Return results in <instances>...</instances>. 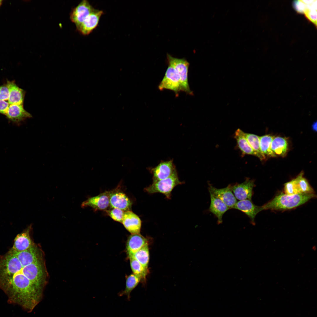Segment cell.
<instances>
[{"instance_id":"obj_1","label":"cell","mask_w":317,"mask_h":317,"mask_svg":"<svg viewBox=\"0 0 317 317\" xmlns=\"http://www.w3.org/2000/svg\"><path fill=\"white\" fill-rule=\"evenodd\" d=\"M33 264L10 249L0 259V289L8 301L23 309H31L41 300L43 292L31 282Z\"/></svg>"},{"instance_id":"obj_2","label":"cell","mask_w":317,"mask_h":317,"mask_svg":"<svg viewBox=\"0 0 317 317\" xmlns=\"http://www.w3.org/2000/svg\"><path fill=\"white\" fill-rule=\"evenodd\" d=\"M315 196L314 193H299L292 195L281 193L261 207L262 210L290 209L304 204Z\"/></svg>"},{"instance_id":"obj_3","label":"cell","mask_w":317,"mask_h":317,"mask_svg":"<svg viewBox=\"0 0 317 317\" xmlns=\"http://www.w3.org/2000/svg\"><path fill=\"white\" fill-rule=\"evenodd\" d=\"M183 183L180 181L177 171L171 176L165 179L153 182L152 183L144 189L150 194L160 193L165 195L168 199H171V193L177 186Z\"/></svg>"},{"instance_id":"obj_4","label":"cell","mask_w":317,"mask_h":317,"mask_svg":"<svg viewBox=\"0 0 317 317\" xmlns=\"http://www.w3.org/2000/svg\"><path fill=\"white\" fill-rule=\"evenodd\" d=\"M167 58L168 65L173 67L176 70L179 77L181 91L193 95V92L190 88L188 82V73L189 63L185 58L173 57L167 53Z\"/></svg>"},{"instance_id":"obj_5","label":"cell","mask_w":317,"mask_h":317,"mask_svg":"<svg viewBox=\"0 0 317 317\" xmlns=\"http://www.w3.org/2000/svg\"><path fill=\"white\" fill-rule=\"evenodd\" d=\"M158 89L161 91L167 89L173 91L176 97L181 91V87L179 77L175 69L170 65L168 66L162 80L158 86Z\"/></svg>"},{"instance_id":"obj_6","label":"cell","mask_w":317,"mask_h":317,"mask_svg":"<svg viewBox=\"0 0 317 317\" xmlns=\"http://www.w3.org/2000/svg\"><path fill=\"white\" fill-rule=\"evenodd\" d=\"M95 9L87 0H83L71 13L70 19L77 27L82 23Z\"/></svg>"},{"instance_id":"obj_7","label":"cell","mask_w":317,"mask_h":317,"mask_svg":"<svg viewBox=\"0 0 317 317\" xmlns=\"http://www.w3.org/2000/svg\"><path fill=\"white\" fill-rule=\"evenodd\" d=\"M209 191L222 201L229 208L233 209L237 202L232 190V185L229 184L226 187L221 188L209 186Z\"/></svg>"},{"instance_id":"obj_8","label":"cell","mask_w":317,"mask_h":317,"mask_svg":"<svg viewBox=\"0 0 317 317\" xmlns=\"http://www.w3.org/2000/svg\"><path fill=\"white\" fill-rule=\"evenodd\" d=\"M254 185L253 180L247 178L242 183L232 185V190L237 199L239 200H251Z\"/></svg>"},{"instance_id":"obj_9","label":"cell","mask_w":317,"mask_h":317,"mask_svg":"<svg viewBox=\"0 0 317 317\" xmlns=\"http://www.w3.org/2000/svg\"><path fill=\"white\" fill-rule=\"evenodd\" d=\"M103 14L102 10L95 9L85 20L76 27L77 30L83 35L89 34L98 25Z\"/></svg>"},{"instance_id":"obj_10","label":"cell","mask_w":317,"mask_h":317,"mask_svg":"<svg viewBox=\"0 0 317 317\" xmlns=\"http://www.w3.org/2000/svg\"><path fill=\"white\" fill-rule=\"evenodd\" d=\"M132 204L124 193L117 190L109 191V205L112 208L120 209L124 212L130 211Z\"/></svg>"},{"instance_id":"obj_11","label":"cell","mask_w":317,"mask_h":317,"mask_svg":"<svg viewBox=\"0 0 317 317\" xmlns=\"http://www.w3.org/2000/svg\"><path fill=\"white\" fill-rule=\"evenodd\" d=\"M176 171L173 160L161 162L151 169L153 175V182L167 178Z\"/></svg>"},{"instance_id":"obj_12","label":"cell","mask_w":317,"mask_h":317,"mask_svg":"<svg viewBox=\"0 0 317 317\" xmlns=\"http://www.w3.org/2000/svg\"><path fill=\"white\" fill-rule=\"evenodd\" d=\"M31 228V225H30L23 232L16 235L10 249L15 252H20L28 249L35 245L30 236Z\"/></svg>"},{"instance_id":"obj_13","label":"cell","mask_w":317,"mask_h":317,"mask_svg":"<svg viewBox=\"0 0 317 317\" xmlns=\"http://www.w3.org/2000/svg\"><path fill=\"white\" fill-rule=\"evenodd\" d=\"M109 192L106 191L95 196L89 198L83 202L82 207H90L95 210H104L109 205Z\"/></svg>"},{"instance_id":"obj_14","label":"cell","mask_w":317,"mask_h":317,"mask_svg":"<svg viewBox=\"0 0 317 317\" xmlns=\"http://www.w3.org/2000/svg\"><path fill=\"white\" fill-rule=\"evenodd\" d=\"M122 223L131 234H140L141 220L137 215L132 211L124 212Z\"/></svg>"},{"instance_id":"obj_15","label":"cell","mask_w":317,"mask_h":317,"mask_svg":"<svg viewBox=\"0 0 317 317\" xmlns=\"http://www.w3.org/2000/svg\"><path fill=\"white\" fill-rule=\"evenodd\" d=\"M233 209L240 210L247 216L254 223L257 215L262 210L261 206L253 204L251 200H245L237 201Z\"/></svg>"},{"instance_id":"obj_16","label":"cell","mask_w":317,"mask_h":317,"mask_svg":"<svg viewBox=\"0 0 317 317\" xmlns=\"http://www.w3.org/2000/svg\"><path fill=\"white\" fill-rule=\"evenodd\" d=\"M9 119L19 122L32 116L24 108L23 104H10L5 115Z\"/></svg>"},{"instance_id":"obj_17","label":"cell","mask_w":317,"mask_h":317,"mask_svg":"<svg viewBox=\"0 0 317 317\" xmlns=\"http://www.w3.org/2000/svg\"><path fill=\"white\" fill-rule=\"evenodd\" d=\"M147 243V239L140 234H131L128 237L126 244L128 257L131 256Z\"/></svg>"},{"instance_id":"obj_18","label":"cell","mask_w":317,"mask_h":317,"mask_svg":"<svg viewBox=\"0 0 317 317\" xmlns=\"http://www.w3.org/2000/svg\"><path fill=\"white\" fill-rule=\"evenodd\" d=\"M210 203L209 210L217 218L218 224L222 222V217L224 214L230 209L228 206L220 199L210 193Z\"/></svg>"},{"instance_id":"obj_19","label":"cell","mask_w":317,"mask_h":317,"mask_svg":"<svg viewBox=\"0 0 317 317\" xmlns=\"http://www.w3.org/2000/svg\"><path fill=\"white\" fill-rule=\"evenodd\" d=\"M6 85L9 91L8 102L9 104H23L25 92L13 81H7Z\"/></svg>"},{"instance_id":"obj_20","label":"cell","mask_w":317,"mask_h":317,"mask_svg":"<svg viewBox=\"0 0 317 317\" xmlns=\"http://www.w3.org/2000/svg\"><path fill=\"white\" fill-rule=\"evenodd\" d=\"M271 149L275 156H284L288 150L286 139L280 136L274 137L272 142Z\"/></svg>"},{"instance_id":"obj_21","label":"cell","mask_w":317,"mask_h":317,"mask_svg":"<svg viewBox=\"0 0 317 317\" xmlns=\"http://www.w3.org/2000/svg\"><path fill=\"white\" fill-rule=\"evenodd\" d=\"M244 131L240 129L235 132V138L237 146L244 155H251L256 156V154L249 144L244 134Z\"/></svg>"},{"instance_id":"obj_22","label":"cell","mask_w":317,"mask_h":317,"mask_svg":"<svg viewBox=\"0 0 317 317\" xmlns=\"http://www.w3.org/2000/svg\"><path fill=\"white\" fill-rule=\"evenodd\" d=\"M141 280L139 277L133 273L129 275L127 277L124 290L119 292L118 294V296H126L127 300L130 301L131 292L137 286Z\"/></svg>"},{"instance_id":"obj_23","label":"cell","mask_w":317,"mask_h":317,"mask_svg":"<svg viewBox=\"0 0 317 317\" xmlns=\"http://www.w3.org/2000/svg\"><path fill=\"white\" fill-rule=\"evenodd\" d=\"M274 137L270 134L259 136L260 150L265 158L275 157L271 149L272 142Z\"/></svg>"},{"instance_id":"obj_24","label":"cell","mask_w":317,"mask_h":317,"mask_svg":"<svg viewBox=\"0 0 317 317\" xmlns=\"http://www.w3.org/2000/svg\"><path fill=\"white\" fill-rule=\"evenodd\" d=\"M244 134L249 145L255 152L256 156L261 160L265 159L260 149L259 136L254 134L244 132Z\"/></svg>"},{"instance_id":"obj_25","label":"cell","mask_w":317,"mask_h":317,"mask_svg":"<svg viewBox=\"0 0 317 317\" xmlns=\"http://www.w3.org/2000/svg\"><path fill=\"white\" fill-rule=\"evenodd\" d=\"M128 257L134 258L144 267L148 269L149 255L148 243L131 256Z\"/></svg>"},{"instance_id":"obj_26","label":"cell","mask_w":317,"mask_h":317,"mask_svg":"<svg viewBox=\"0 0 317 317\" xmlns=\"http://www.w3.org/2000/svg\"><path fill=\"white\" fill-rule=\"evenodd\" d=\"M129 258L133 274L139 277L141 280H145L148 273V269L144 267L134 258L132 257Z\"/></svg>"},{"instance_id":"obj_27","label":"cell","mask_w":317,"mask_h":317,"mask_svg":"<svg viewBox=\"0 0 317 317\" xmlns=\"http://www.w3.org/2000/svg\"><path fill=\"white\" fill-rule=\"evenodd\" d=\"M295 179L300 193H314L312 188L310 185L307 180L303 177V173L302 172L295 178Z\"/></svg>"},{"instance_id":"obj_28","label":"cell","mask_w":317,"mask_h":317,"mask_svg":"<svg viewBox=\"0 0 317 317\" xmlns=\"http://www.w3.org/2000/svg\"><path fill=\"white\" fill-rule=\"evenodd\" d=\"M284 194L292 195L300 193L295 178L284 184Z\"/></svg>"},{"instance_id":"obj_29","label":"cell","mask_w":317,"mask_h":317,"mask_svg":"<svg viewBox=\"0 0 317 317\" xmlns=\"http://www.w3.org/2000/svg\"><path fill=\"white\" fill-rule=\"evenodd\" d=\"M107 215L114 221L122 223L124 211L117 208L107 210Z\"/></svg>"},{"instance_id":"obj_30","label":"cell","mask_w":317,"mask_h":317,"mask_svg":"<svg viewBox=\"0 0 317 317\" xmlns=\"http://www.w3.org/2000/svg\"><path fill=\"white\" fill-rule=\"evenodd\" d=\"M293 5L294 9L299 13L304 14L306 10V4L303 0L294 1Z\"/></svg>"},{"instance_id":"obj_31","label":"cell","mask_w":317,"mask_h":317,"mask_svg":"<svg viewBox=\"0 0 317 317\" xmlns=\"http://www.w3.org/2000/svg\"><path fill=\"white\" fill-rule=\"evenodd\" d=\"M306 17L316 26L317 24V10L308 9L305 12Z\"/></svg>"},{"instance_id":"obj_32","label":"cell","mask_w":317,"mask_h":317,"mask_svg":"<svg viewBox=\"0 0 317 317\" xmlns=\"http://www.w3.org/2000/svg\"><path fill=\"white\" fill-rule=\"evenodd\" d=\"M9 96V90L7 85L0 86V100H8Z\"/></svg>"},{"instance_id":"obj_33","label":"cell","mask_w":317,"mask_h":317,"mask_svg":"<svg viewBox=\"0 0 317 317\" xmlns=\"http://www.w3.org/2000/svg\"><path fill=\"white\" fill-rule=\"evenodd\" d=\"M9 105L8 102L0 100V113L5 115Z\"/></svg>"},{"instance_id":"obj_34","label":"cell","mask_w":317,"mask_h":317,"mask_svg":"<svg viewBox=\"0 0 317 317\" xmlns=\"http://www.w3.org/2000/svg\"><path fill=\"white\" fill-rule=\"evenodd\" d=\"M312 129L314 131H317V122H314L312 125Z\"/></svg>"},{"instance_id":"obj_35","label":"cell","mask_w":317,"mask_h":317,"mask_svg":"<svg viewBox=\"0 0 317 317\" xmlns=\"http://www.w3.org/2000/svg\"><path fill=\"white\" fill-rule=\"evenodd\" d=\"M316 247L315 245H314L312 247V249L314 251H316Z\"/></svg>"},{"instance_id":"obj_36","label":"cell","mask_w":317,"mask_h":317,"mask_svg":"<svg viewBox=\"0 0 317 317\" xmlns=\"http://www.w3.org/2000/svg\"><path fill=\"white\" fill-rule=\"evenodd\" d=\"M2 1L0 0V6L1 5V4Z\"/></svg>"}]
</instances>
